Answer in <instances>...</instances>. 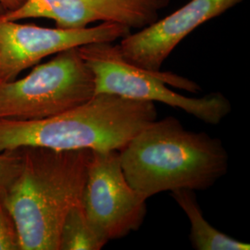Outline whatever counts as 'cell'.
<instances>
[{
  "label": "cell",
  "mask_w": 250,
  "mask_h": 250,
  "mask_svg": "<svg viewBox=\"0 0 250 250\" xmlns=\"http://www.w3.org/2000/svg\"><path fill=\"white\" fill-rule=\"evenodd\" d=\"M19 149L21 168L2 197L17 226L20 250H59L64 220L82 204L92 150Z\"/></svg>",
  "instance_id": "cell-1"
},
{
  "label": "cell",
  "mask_w": 250,
  "mask_h": 250,
  "mask_svg": "<svg viewBox=\"0 0 250 250\" xmlns=\"http://www.w3.org/2000/svg\"><path fill=\"white\" fill-rule=\"evenodd\" d=\"M129 185L146 199L181 188H210L228 170L222 141L186 130L174 117L156 120L120 150Z\"/></svg>",
  "instance_id": "cell-2"
},
{
  "label": "cell",
  "mask_w": 250,
  "mask_h": 250,
  "mask_svg": "<svg viewBox=\"0 0 250 250\" xmlns=\"http://www.w3.org/2000/svg\"><path fill=\"white\" fill-rule=\"evenodd\" d=\"M155 103L112 94L38 121H0V153L25 146L57 150H122L157 120Z\"/></svg>",
  "instance_id": "cell-3"
},
{
  "label": "cell",
  "mask_w": 250,
  "mask_h": 250,
  "mask_svg": "<svg viewBox=\"0 0 250 250\" xmlns=\"http://www.w3.org/2000/svg\"><path fill=\"white\" fill-rule=\"evenodd\" d=\"M113 42H96L78 47L95 77L96 94H112L127 99L161 102L181 108L208 125H219L231 110L230 101L220 93L194 99L167 87L197 93L200 86L171 72H151L126 62Z\"/></svg>",
  "instance_id": "cell-4"
},
{
  "label": "cell",
  "mask_w": 250,
  "mask_h": 250,
  "mask_svg": "<svg viewBox=\"0 0 250 250\" xmlns=\"http://www.w3.org/2000/svg\"><path fill=\"white\" fill-rule=\"evenodd\" d=\"M96 95L95 77L78 47L36 64L21 79L0 83V121H38L87 102Z\"/></svg>",
  "instance_id": "cell-5"
},
{
  "label": "cell",
  "mask_w": 250,
  "mask_h": 250,
  "mask_svg": "<svg viewBox=\"0 0 250 250\" xmlns=\"http://www.w3.org/2000/svg\"><path fill=\"white\" fill-rule=\"evenodd\" d=\"M146 200L125 178L119 150H92L82 205L90 223L107 242L141 227Z\"/></svg>",
  "instance_id": "cell-6"
},
{
  "label": "cell",
  "mask_w": 250,
  "mask_h": 250,
  "mask_svg": "<svg viewBox=\"0 0 250 250\" xmlns=\"http://www.w3.org/2000/svg\"><path fill=\"white\" fill-rule=\"evenodd\" d=\"M1 15L0 83L17 79L21 72L48 56L90 43L114 42L131 34L130 27L116 22L82 29L46 28L19 23Z\"/></svg>",
  "instance_id": "cell-7"
},
{
  "label": "cell",
  "mask_w": 250,
  "mask_h": 250,
  "mask_svg": "<svg viewBox=\"0 0 250 250\" xmlns=\"http://www.w3.org/2000/svg\"><path fill=\"white\" fill-rule=\"evenodd\" d=\"M169 3L170 0H26L1 16L14 21L50 19L62 29H82L96 21L142 29L158 21L160 11Z\"/></svg>",
  "instance_id": "cell-8"
},
{
  "label": "cell",
  "mask_w": 250,
  "mask_h": 250,
  "mask_svg": "<svg viewBox=\"0 0 250 250\" xmlns=\"http://www.w3.org/2000/svg\"><path fill=\"white\" fill-rule=\"evenodd\" d=\"M242 0H190L165 18L135 34L124 37L118 45L126 62L144 70L159 72L179 43L206 21L220 16Z\"/></svg>",
  "instance_id": "cell-9"
},
{
  "label": "cell",
  "mask_w": 250,
  "mask_h": 250,
  "mask_svg": "<svg viewBox=\"0 0 250 250\" xmlns=\"http://www.w3.org/2000/svg\"><path fill=\"white\" fill-rule=\"evenodd\" d=\"M171 197L188 216L191 224L190 240L197 250H250V244L238 241L215 229L206 221L194 190L181 188Z\"/></svg>",
  "instance_id": "cell-10"
},
{
  "label": "cell",
  "mask_w": 250,
  "mask_h": 250,
  "mask_svg": "<svg viewBox=\"0 0 250 250\" xmlns=\"http://www.w3.org/2000/svg\"><path fill=\"white\" fill-rule=\"evenodd\" d=\"M107 244L90 223L83 205L72 208L62 227L59 250H100Z\"/></svg>",
  "instance_id": "cell-11"
},
{
  "label": "cell",
  "mask_w": 250,
  "mask_h": 250,
  "mask_svg": "<svg viewBox=\"0 0 250 250\" xmlns=\"http://www.w3.org/2000/svg\"><path fill=\"white\" fill-rule=\"evenodd\" d=\"M0 250H20L17 226L0 192Z\"/></svg>",
  "instance_id": "cell-12"
},
{
  "label": "cell",
  "mask_w": 250,
  "mask_h": 250,
  "mask_svg": "<svg viewBox=\"0 0 250 250\" xmlns=\"http://www.w3.org/2000/svg\"><path fill=\"white\" fill-rule=\"evenodd\" d=\"M21 164V149L0 153V192L4 193L18 176Z\"/></svg>",
  "instance_id": "cell-13"
},
{
  "label": "cell",
  "mask_w": 250,
  "mask_h": 250,
  "mask_svg": "<svg viewBox=\"0 0 250 250\" xmlns=\"http://www.w3.org/2000/svg\"><path fill=\"white\" fill-rule=\"evenodd\" d=\"M26 0H0V6L5 12L12 11L20 8Z\"/></svg>",
  "instance_id": "cell-14"
},
{
  "label": "cell",
  "mask_w": 250,
  "mask_h": 250,
  "mask_svg": "<svg viewBox=\"0 0 250 250\" xmlns=\"http://www.w3.org/2000/svg\"><path fill=\"white\" fill-rule=\"evenodd\" d=\"M3 13H5V10L1 8V6H0V14H3Z\"/></svg>",
  "instance_id": "cell-15"
}]
</instances>
